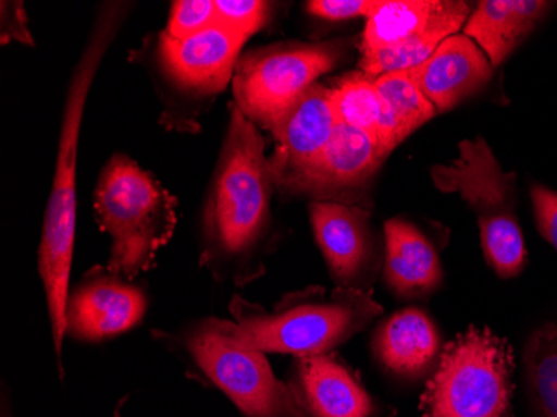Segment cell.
<instances>
[{
  "mask_svg": "<svg viewBox=\"0 0 557 417\" xmlns=\"http://www.w3.org/2000/svg\"><path fill=\"white\" fill-rule=\"evenodd\" d=\"M94 207L97 222L112 240L109 271L133 281L154 268L177 224V200L161 182L115 154L100 172Z\"/></svg>",
  "mask_w": 557,
  "mask_h": 417,
  "instance_id": "obj_4",
  "label": "cell"
},
{
  "mask_svg": "<svg viewBox=\"0 0 557 417\" xmlns=\"http://www.w3.org/2000/svg\"><path fill=\"white\" fill-rule=\"evenodd\" d=\"M9 40H18L29 46L34 44L21 2H2V44H8Z\"/></svg>",
  "mask_w": 557,
  "mask_h": 417,
  "instance_id": "obj_28",
  "label": "cell"
},
{
  "mask_svg": "<svg viewBox=\"0 0 557 417\" xmlns=\"http://www.w3.org/2000/svg\"><path fill=\"white\" fill-rule=\"evenodd\" d=\"M508 341L471 328L444 349L422 397V417H508L511 372Z\"/></svg>",
  "mask_w": 557,
  "mask_h": 417,
  "instance_id": "obj_7",
  "label": "cell"
},
{
  "mask_svg": "<svg viewBox=\"0 0 557 417\" xmlns=\"http://www.w3.org/2000/svg\"><path fill=\"white\" fill-rule=\"evenodd\" d=\"M189 375L221 391L246 417H304L289 385L278 381L264 353L243 346L233 322L206 318L172 338Z\"/></svg>",
  "mask_w": 557,
  "mask_h": 417,
  "instance_id": "obj_5",
  "label": "cell"
},
{
  "mask_svg": "<svg viewBox=\"0 0 557 417\" xmlns=\"http://www.w3.org/2000/svg\"><path fill=\"white\" fill-rule=\"evenodd\" d=\"M218 24L249 39L268 21L269 4L261 0H215Z\"/></svg>",
  "mask_w": 557,
  "mask_h": 417,
  "instance_id": "obj_25",
  "label": "cell"
},
{
  "mask_svg": "<svg viewBox=\"0 0 557 417\" xmlns=\"http://www.w3.org/2000/svg\"><path fill=\"white\" fill-rule=\"evenodd\" d=\"M336 125L331 89L315 84L272 127L275 150L269 162L275 187L281 193H289L318 162Z\"/></svg>",
  "mask_w": 557,
  "mask_h": 417,
  "instance_id": "obj_11",
  "label": "cell"
},
{
  "mask_svg": "<svg viewBox=\"0 0 557 417\" xmlns=\"http://www.w3.org/2000/svg\"><path fill=\"white\" fill-rule=\"evenodd\" d=\"M304 417H381L356 376L331 354L299 357L287 382Z\"/></svg>",
  "mask_w": 557,
  "mask_h": 417,
  "instance_id": "obj_14",
  "label": "cell"
},
{
  "mask_svg": "<svg viewBox=\"0 0 557 417\" xmlns=\"http://www.w3.org/2000/svg\"><path fill=\"white\" fill-rule=\"evenodd\" d=\"M441 0H381L366 22L361 52L408 39L437 11Z\"/></svg>",
  "mask_w": 557,
  "mask_h": 417,
  "instance_id": "obj_21",
  "label": "cell"
},
{
  "mask_svg": "<svg viewBox=\"0 0 557 417\" xmlns=\"http://www.w3.org/2000/svg\"><path fill=\"white\" fill-rule=\"evenodd\" d=\"M346 49V40H327L252 50L234 71V103L252 124L271 133L319 77L339 64Z\"/></svg>",
  "mask_w": 557,
  "mask_h": 417,
  "instance_id": "obj_8",
  "label": "cell"
},
{
  "mask_svg": "<svg viewBox=\"0 0 557 417\" xmlns=\"http://www.w3.org/2000/svg\"><path fill=\"white\" fill-rule=\"evenodd\" d=\"M121 410H122V403L117 404V407H115L114 417H121Z\"/></svg>",
  "mask_w": 557,
  "mask_h": 417,
  "instance_id": "obj_29",
  "label": "cell"
},
{
  "mask_svg": "<svg viewBox=\"0 0 557 417\" xmlns=\"http://www.w3.org/2000/svg\"><path fill=\"white\" fill-rule=\"evenodd\" d=\"M374 353L387 371L403 378L422 375L440 353V334L422 310L409 307L375 331Z\"/></svg>",
  "mask_w": 557,
  "mask_h": 417,
  "instance_id": "obj_17",
  "label": "cell"
},
{
  "mask_svg": "<svg viewBox=\"0 0 557 417\" xmlns=\"http://www.w3.org/2000/svg\"><path fill=\"white\" fill-rule=\"evenodd\" d=\"M218 24V11L212 0H177L172 4L171 21L165 34L183 40Z\"/></svg>",
  "mask_w": 557,
  "mask_h": 417,
  "instance_id": "obj_24",
  "label": "cell"
},
{
  "mask_svg": "<svg viewBox=\"0 0 557 417\" xmlns=\"http://www.w3.org/2000/svg\"><path fill=\"white\" fill-rule=\"evenodd\" d=\"M377 0H312L306 4L308 12L327 21H349L366 17L374 11Z\"/></svg>",
  "mask_w": 557,
  "mask_h": 417,
  "instance_id": "obj_26",
  "label": "cell"
},
{
  "mask_svg": "<svg viewBox=\"0 0 557 417\" xmlns=\"http://www.w3.org/2000/svg\"><path fill=\"white\" fill-rule=\"evenodd\" d=\"M247 37L215 24L187 39L175 40L162 33L159 54L172 83L184 93L214 96L225 89L237 65Z\"/></svg>",
  "mask_w": 557,
  "mask_h": 417,
  "instance_id": "obj_12",
  "label": "cell"
},
{
  "mask_svg": "<svg viewBox=\"0 0 557 417\" xmlns=\"http://www.w3.org/2000/svg\"><path fill=\"white\" fill-rule=\"evenodd\" d=\"M127 11H129V4L124 2H108L100 5L89 39L79 62L72 72L64 115H62L54 182L50 189L39 246V274L46 290L47 310H49L50 329L54 339L61 379H64L65 375L62 346H64L65 335V310H67L69 293H71L72 256H74L75 211H77L75 169H77L81 125H83L84 108H86L94 77L99 71L106 52L117 37Z\"/></svg>",
  "mask_w": 557,
  "mask_h": 417,
  "instance_id": "obj_2",
  "label": "cell"
},
{
  "mask_svg": "<svg viewBox=\"0 0 557 417\" xmlns=\"http://www.w3.org/2000/svg\"><path fill=\"white\" fill-rule=\"evenodd\" d=\"M531 197L541 236L557 249V193L536 184L531 189Z\"/></svg>",
  "mask_w": 557,
  "mask_h": 417,
  "instance_id": "obj_27",
  "label": "cell"
},
{
  "mask_svg": "<svg viewBox=\"0 0 557 417\" xmlns=\"http://www.w3.org/2000/svg\"><path fill=\"white\" fill-rule=\"evenodd\" d=\"M525 384L541 417H557V322L537 329L524 349Z\"/></svg>",
  "mask_w": 557,
  "mask_h": 417,
  "instance_id": "obj_22",
  "label": "cell"
},
{
  "mask_svg": "<svg viewBox=\"0 0 557 417\" xmlns=\"http://www.w3.org/2000/svg\"><path fill=\"white\" fill-rule=\"evenodd\" d=\"M147 310V297L124 275L106 268L86 272L69 293L65 334L99 343L136 328Z\"/></svg>",
  "mask_w": 557,
  "mask_h": 417,
  "instance_id": "obj_9",
  "label": "cell"
},
{
  "mask_svg": "<svg viewBox=\"0 0 557 417\" xmlns=\"http://www.w3.org/2000/svg\"><path fill=\"white\" fill-rule=\"evenodd\" d=\"M469 15L471 8L468 2L441 0L437 11L408 39L393 46L361 52L359 68L371 77L409 71L431 58L444 40L456 36L465 27Z\"/></svg>",
  "mask_w": 557,
  "mask_h": 417,
  "instance_id": "obj_19",
  "label": "cell"
},
{
  "mask_svg": "<svg viewBox=\"0 0 557 417\" xmlns=\"http://www.w3.org/2000/svg\"><path fill=\"white\" fill-rule=\"evenodd\" d=\"M383 162L374 136L337 124L321 158L287 194L361 207L369 182Z\"/></svg>",
  "mask_w": 557,
  "mask_h": 417,
  "instance_id": "obj_10",
  "label": "cell"
},
{
  "mask_svg": "<svg viewBox=\"0 0 557 417\" xmlns=\"http://www.w3.org/2000/svg\"><path fill=\"white\" fill-rule=\"evenodd\" d=\"M375 87L381 100L375 140L381 158L386 159L409 134L431 121L437 111L412 83L408 71L375 77Z\"/></svg>",
  "mask_w": 557,
  "mask_h": 417,
  "instance_id": "obj_20",
  "label": "cell"
},
{
  "mask_svg": "<svg viewBox=\"0 0 557 417\" xmlns=\"http://www.w3.org/2000/svg\"><path fill=\"white\" fill-rule=\"evenodd\" d=\"M408 74L434 109L446 112L493 79V64L474 40L456 34Z\"/></svg>",
  "mask_w": 557,
  "mask_h": 417,
  "instance_id": "obj_15",
  "label": "cell"
},
{
  "mask_svg": "<svg viewBox=\"0 0 557 417\" xmlns=\"http://www.w3.org/2000/svg\"><path fill=\"white\" fill-rule=\"evenodd\" d=\"M331 89V102L337 124L361 128L375 137L381 100H379L375 77L362 71L350 72L336 81Z\"/></svg>",
  "mask_w": 557,
  "mask_h": 417,
  "instance_id": "obj_23",
  "label": "cell"
},
{
  "mask_svg": "<svg viewBox=\"0 0 557 417\" xmlns=\"http://www.w3.org/2000/svg\"><path fill=\"white\" fill-rule=\"evenodd\" d=\"M441 262L433 244L414 225L399 219L386 224L384 278L394 294L421 297L441 282Z\"/></svg>",
  "mask_w": 557,
  "mask_h": 417,
  "instance_id": "obj_18",
  "label": "cell"
},
{
  "mask_svg": "<svg viewBox=\"0 0 557 417\" xmlns=\"http://www.w3.org/2000/svg\"><path fill=\"white\" fill-rule=\"evenodd\" d=\"M264 149L258 125L233 103L200 222L199 262L218 281L244 285L262 272L275 187Z\"/></svg>",
  "mask_w": 557,
  "mask_h": 417,
  "instance_id": "obj_1",
  "label": "cell"
},
{
  "mask_svg": "<svg viewBox=\"0 0 557 417\" xmlns=\"http://www.w3.org/2000/svg\"><path fill=\"white\" fill-rule=\"evenodd\" d=\"M434 186L461 194L478 214L487 262L497 275L515 278L524 269L528 253L518 221L515 172H504L483 137L462 140L459 156L431 169Z\"/></svg>",
  "mask_w": 557,
  "mask_h": 417,
  "instance_id": "obj_6",
  "label": "cell"
},
{
  "mask_svg": "<svg viewBox=\"0 0 557 417\" xmlns=\"http://www.w3.org/2000/svg\"><path fill=\"white\" fill-rule=\"evenodd\" d=\"M319 249L339 287L362 290L374 271L375 249L369 212L343 203L314 200L309 207Z\"/></svg>",
  "mask_w": 557,
  "mask_h": 417,
  "instance_id": "obj_13",
  "label": "cell"
},
{
  "mask_svg": "<svg viewBox=\"0 0 557 417\" xmlns=\"http://www.w3.org/2000/svg\"><path fill=\"white\" fill-rule=\"evenodd\" d=\"M233 332L243 346L259 353L321 356L347 343L383 309L371 294L352 287H308L287 294L268 310L236 296L230 304Z\"/></svg>",
  "mask_w": 557,
  "mask_h": 417,
  "instance_id": "obj_3",
  "label": "cell"
},
{
  "mask_svg": "<svg viewBox=\"0 0 557 417\" xmlns=\"http://www.w3.org/2000/svg\"><path fill=\"white\" fill-rule=\"evenodd\" d=\"M549 8V2L540 0H483L469 15L465 36L474 40L497 68L533 33Z\"/></svg>",
  "mask_w": 557,
  "mask_h": 417,
  "instance_id": "obj_16",
  "label": "cell"
}]
</instances>
